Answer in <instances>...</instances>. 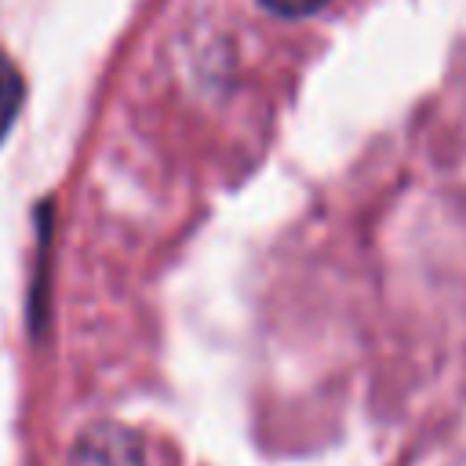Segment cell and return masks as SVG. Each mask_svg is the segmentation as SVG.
Wrapping results in <instances>:
<instances>
[{"mask_svg": "<svg viewBox=\"0 0 466 466\" xmlns=\"http://www.w3.org/2000/svg\"><path fill=\"white\" fill-rule=\"evenodd\" d=\"M69 466H149L142 441L124 426L87 430L69 455Z\"/></svg>", "mask_w": 466, "mask_h": 466, "instance_id": "6da1fadb", "label": "cell"}, {"mask_svg": "<svg viewBox=\"0 0 466 466\" xmlns=\"http://www.w3.org/2000/svg\"><path fill=\"white\" fill-rule=\"evenodd\" d=\"M22 98H25V80L15 66V58L0 47V142L22 113Z\"/></svg>", "mask_w": 466, "mask_h": 466, "instance_id": "7a4b0ae2", "label": "cell"}, {"mask_svg": "<svg viewBox=\"0 0 466 466\" xmlns=\"http://www.w3.org/2000/svg\"><path fill=\"white\" fill-rule=\"evenodd\" d=\"M273 15H284V18H302V15H313L317 7H324L328 0H262Z\"/></svg>", "mask_w": 466, "mask_h": 466, "instance_id": "3957f363", "label": "cell"}]
</instances>
